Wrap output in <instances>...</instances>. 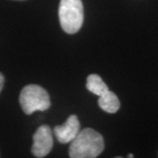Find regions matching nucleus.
I'll return each instance as SVG.
<instances>
[{
    "mask_svg": "<svg viewBox=\"0 0 158 158\" xmlns=\"http://www.w3.org/2000/svg\"><path fill=\"white\" fill-rule=\"evenodd\" d=\"M33 146L31 151L35 157L41 158L48 156L53 148V135L48 125L40 126L33 136Z\"/></svg>",
    "mask_w": 158,
    "mask_h": 158,
    "instance_id": "nucleus-4",
    "label": "nucleus"
},
{
    "mask_svg": "<svg viewBox=\"0 0 158 158\" xmlns=\"http://www.w3.org/2000/svg\"><path fill=\"white\" fill-rule=\"evenodd\" d=\"M98 103L99 107L108 113H115L120 106L118 97L111 90H107L106 93L99 96Z\"/></svg>",
    "mask_w": 158,
    "mask_h": 158,
    "instance_id": "nucleus-6",
    "label": "nucleus"
},
{
    "mask_svg": "<svg viewBox=\"0 0 158 158\" xmlns=\"http://www.w3.org/2000/svg\"><path fill=\"white\" fill-rule=\"evenodd\" d=\"M19 103L23 112L28 115L37 111H46L51 105L47 90L37 85H28L23 88L19 95Z\"/></svg>",
    "mask_w": 158,
    "mask_h": 158,
    "instance_id": "nucleus-3",
    "label": "nucleus"
},
{
    "mask_svg": "<svg viewBox=\"0 0 158 158\" xmlns=\"http://www.w3.org/2000/svg\"><path fill=\"white\" fill-rule=\"evenodd\" d=\"M80 132V122L77 115H70L62 126H56L54 129L55 135L59 142L69 143L77 137Z\"/></svg>",
    "mask_w": 158,
    "mask_h": 158,
    "instance_id": "nucleus-5",
    "label": "nucleus"
},
{
    "mask_svg": "<svg viewBox=\"0 0 158 158\" xmlns=\"http://www.w3.org/2000/svg\"><path fill=\"white\" fill-rule=\"evenodd\" d=\"M103 136L92 128H85L79 132L71 141L69 155L71 158H95L104 150Z\"/></svg>",
    "mask_w": 158,
    "mask_h": 158,
    "instance_id": "nucleus-1",
    "label": "nucleus"
},
{
    "mask_svg": "<svg viewBox=\"0 0 158 158\" xmlns=\"http://www.w3.org/2000/svg\"><path fill=\"white\" fill-rule=\"evenodd\" d=\"M86 88L89 91L92 92L97 96H101L107 90H109L106 84L102 80L98 75L96 74H91L88 76L86 82Z\"/></svg>",
    "mask_w": 158,
    "mask_h": 158,
    "instance_id": "nucleus-7",
    "label": "nucleus"
},
{
    "mask_svg": "<svg viewBox=\"0 0 158 158\" xmlns=\"http://www.w3.org/2000/svg\"><path fill=\"white\" fill-rule=\"evenodd\" d=\"M18 1H23V0H18Z\"/></svg>",
    "mask_w": 158,
    "mask_h": 158,
    "instance_id": "nucleus-10",
    "label": "nucleus"
},
{
    "mask_svg": "<svg viewBox=\"0 0 158 158\" xmlns=\"http://www.w3.org/2000/svg\"><path fill=\"white\" fill-rule=\"evenodd\" d=\"M59 19L62 30L69 34L77 33L84 23V6L82 0H61Z\"/></svg>",
    "mask_w": 158,
    "mask_h": 158,
    "instance_id": "nucleus-2",
    "label": "nucleus"
},
{
    "mask_svg": "<svg viewBox=\"0 0 158 158\" xmlns=\"http://www.w3.org/2000/svg\"><path fill=\"white\" fill-rule=\"evenodd\" d=\"M127 157H129V158L134 157V155H133V154H129V155L127 156Z\"/></svg>",
    "mask_w": 158,
    "mask_h": 158,
    "instance_id": "nucleus-9",
    "label": "nucleus"
},
{
    "mask_svg": "<svg viewBox=\"0 0 158 158\" xmlns=\"http://www.w3.org/2000/svg\"><path fill=\"white\" fill-rule=\"evenodd\" d=\"M4 84H5V77H4L3 74L0 73V93H1V91L3 90Z\"/></svg>",
    "mask_w": 158,
    "mask_h": 158,
    "instance_id": "nucleus-8",
    "label": "nucleus"
}]
</instances>
